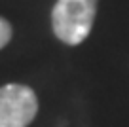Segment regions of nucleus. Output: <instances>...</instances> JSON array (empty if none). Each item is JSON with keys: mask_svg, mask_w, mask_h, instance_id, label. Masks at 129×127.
Wrapping results in <instances>:
<instances>
[{"mask_svg": "<svg viewBox=\"0 0 129 127\" xmlns=\"http://www.w3.org/2000/svg\"><path fill=\"white\" fill-rule=\"evenodd\" d=\"M99 0H57L51 8V30L64 46H80L93 30Z\"/></svg>", "mask_w": 129, "mask_h": 127, "instance_id": "obj_1", "label": "nucleus"}, {"mask_svg": "<svg viewBox=\"0 0 129 127\" xmlns=\"http://www.w3.org/2000/svg\"><path fill=\"white\" fill-rule=\"evenodd\" d=\"M38 114V97L30 85H0V127H28Z\"/></svg>", "mask_w": 129, "mask_h": 127, "instance_id": "obj_2", "label": "nucleus"}, {"mask_svg": "<svg viewBox=\"0 0 129 127\" xmlns=\"http://www.w3.org/2000/svg\"><path fill=\"white\" fill-rule=\"evenodd\" d=\"M13 38V27L6 17L0 15V49H4L6 46L12 42Z\"/></svg>", "mask_w": 129, "mask_h": 127, "instance_id": "obj_3", "label": "nucleus"}]
</instances>
